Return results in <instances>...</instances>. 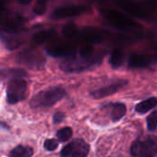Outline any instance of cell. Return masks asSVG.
I'll list each match as a JSON object with an SVG mask.
<instances>
[{"label": "cell", "mask_w": 157, "mask_h": 157, "mask_svg": "<svg viewBox=\"0 0 157 157\" xmlns=\"http://www.w3.org/2000/svg\"><path fill=\"white\" fill-rule=\"evenodd\" d=\"M114 2L130 15L141 20H148L154 14V7L143 0H114Z\"/></svg>", "instance_id": "1"}, {"label": "cell", "mask_w": 157, "mask_h": 157, "mask_svg": "<svg viewBox=\"0 0 157 157\" xmlns=\"http://www.w3.org/2000/svg\"><path fill=\"white\" fill-rule=\"evenodd\" d=\"M66 91L61 87H51L35 94L30 101L32 108L52 106L66 96Z\"/></svg>", "instance_id": "2"}, {"label": "cell", "mask_w": 157, "mask_h": 157, "mask_svg": "<svg viewBox=\"0 0 157 157\" xmlns=\"http://www.w3.org/2000/svg\"><path fill=\"white\" fill-rule=\"evenodd\" d=\"M132 157H153L157 153V136L148 135L137 139L130 147Z\"/></svg>", "instance_id": "3"}, {"label": "cell", "mask_w": 157, "mask_h": 157, "mask_svg": "<svg viewBox=\"0 0 157 157\" xmlns=\"http://www.w3.org/2000/svg\"><path fill=\"white\" fill-rule=\"evenodd\" d=\"M104 18L115 28L119 29L121 31H135L140 28V26L133 21L131 18L124 15L123 13L116 10H104L102 11Z\"/></svg>", "instance_id": "4"}, {"label": "cell", "mask_w": 157, "mask_h": 157, "mask_svg": "<svg viewBox=\"0 0 157 157\" xmlns=\"http://www.w3.org/2000/svg\"><path fill=\"white\" fill-rule=\"evenodd\" d=\"M76 44L67 40H61L56 38H52L48 41V44L45 47V51L48 55L52 56H62L67 57L75 56L76 54Z\"/></svg>", "instance_id": "5"}, {"label": "cell", "mask_w": 157, "mask_h": 157, "mask_svg": "<svg viewBox=\"0 0 157 157\" xmlns=\"http://www.w3.org/2000/svg\"><path fill=\"white\" fill-rule=\"evenodd\" d=\"M102 58L92 57L90 59L77 58L75 56H67L59 63V67L65 72H81L100 63Z\"/></svg>", "instance_id": "6"}, {"label": "cell", "mask_w": 157, "mask_h": 157, "mask_svg": "<svg viewBox=\"0 0 157 157\" xmlns=\"http://www.w3.org/2000/svg\"><path fill=\"white\" fill-rule=\"evenodd\" d=\"M27 94V82L21 78L11 80L7 86V101L10 105L17 104L25 99Z\"/></svg>", "instance_id": "7"}, {"label": "cell", "mask_w": 157, "mask_h": 157, "mask_svg": "<svg viewBox=\"0 0 157 157\" xmlns=\"http://www.w3.org/2000/svg\"><path fill=\"white\" fill-rule=\"evenodd\" d=\"M18 62L33 69H42L45 65V57L42 52L28 49L18 56Z\"/></svg>", "instance_id": "8"}, {"label": "cell", "mask_w": 157, "mask_h": 157, "mask_svg": "<svg viewBox=\"0 0 157 157\" xmlns=\"http://www.w3.org/2000/svg\"><path fill=\"white\" fill-rule=\"evenodd\" d=\"M89 144L82 139H77L65 146L61 151L62 157H86L89 153Z\"/></svg>", "instance_id": "9"}, {"label": "cell", "mask_w": 157, "mask_h": 157, "mask_svg": "<svg viewBox=\"0 0 157 157\" xmlns=\"http://www.w3.org/2000/svg\"><path fill=\"white\" fill-rule=\"evenodd\" d=\"M89 8L83 5H67L57 8L51 14L53 20H63L70 17H75L85 13Z\"/></svg>", "instance_id": "10"}, {"label": "cell", "mask_w": 157, "mask_h": 157, "mask_svg": "<svg viewBox=\"0 0 157 157\" xmlns=\"http://www.w3.org/2000/svg\"><path fill=\"white\" fill-rule=\"evenodd\" d=\"M157 63V55L135 54L129 56L128 66L129 68H144Z\"/></svg>", "instance_id": "11"}, {"label": "cell", "mask_w": 157, "mask_h": 157, "mask_svg": "<svg viewBox=\"0 0 157 157\" xmlns=\"http://www.w3.org/2000/svg\"><path fill=\"white\" fill-rule=\"evenodd\" d=\"M127 85H128V81L120 78V80H117L108 85H105L104 87H101V88L92 92L91 95L95 99L105 98V97H107L109 95H112V94L119 92Z\"/></svg>", "instance_id": "12"}, {"label": "cell", "mask_w": 157, "mask_h": 157, "mask_svg": "<svg viewBox=\"0 0 157 157\" xmlns=\"http://www.w3.org/2000/svg\"><path fill=\"white\" fill-rule=\"evenodd\" d=\"M77 37L80 38L82 42H87L91 44H99L104 41L105 33L99 29L87 27L78 31Z\"/></svg>", "instance_id": "13"}, {"label": "cell", "mask_w": 157, "mask_h": 157, "mask_svg": "<svg viewBox=\"0 0 157 157\" xmlns=\"http://www.w3.org/2000/svg\"><path fill=\"white\" fill-rule=\"evenodd\" d=\"M56 35V31L55 29H48V30H44L41 32L36 33L33 37H32V42L33 44L39 45L42 44L45 42H48L54 36Z\"/></svg>", "instance_id": "14"}, {"label": "cell", "mask_w": 157, "mask_h": 157, "mask_svg": "<svg viewBox=\"0 0 157 157\" xmlns=\"http://www.w3.org/2000/svg\"><path fill=\"white\" fill-rule=\"evenodd\" d=\"M156 105H157V99L155 97H151V98H148V99L139 103L136 105L135 110L137 113L145 114L146 112L150 111L151 109H152Z\"/></svg>", "instance_id": "15"}, {"label": "cell", "mask_w": 157, "mask_h": 157, "mask_svg": "<svg viewBox=\"0 0 157 157\" xmlns=\"http://www.w3.org/2000/svg\"><path fill=\"white\" fill-rule=\"evenodd\" d=\"M125 60V55L120 49H116L111 53L109 57V64L113 68H118L121 67Z\"/></svg>", "instance_id": "16"}, {"label": "cell", "mask_w": 157, "mask_h": 157, "mask_svg": "<svg viewBox=\"0 0 157 157\" xmlns=\"http://www.w3.org/2000/svg\"><path fill=\"white\" fill-rule=\"evenodd\" d=\"M126 105L122 103H116L112 105L111 110V119L114 122H117L120 120L125 115H126Z\"/></svg>", "instance_id": "17"}, {"label": "cell", "mask_w": 157, "mask_h": 157, "mask_svg": "<svg viewBox=\"0 0 157 157\" xmlns=\"http://www.w3.org/2000/svg\"><path fill=\"white\" fill-rule=\"evenodd\" d=\"M33 154V150L29 146L19 145L15 147L10 153V157H31Z\"/></svg>", "instance_id": "18"}, {"label": "cell", "mask_w": 157, "mask_h": 157, "mask_svg": "<svg viewBox=\"0 0 157 157\" xmlns=\"http://www.w3.org/2000/svg\"><path fill=\"white\" fill-rule=\"evenodd\" d=\"M94 47L91 43L83 42V44L78 47V55H80V57L82 58H85V59L92 58L94 56Z\"/></svg>", "instance_id": "19"}, {"label": "cell", "mask_w": 157, "mask_h": 157, "mask_svg": "<svg viewBox=\"0 0 157 157\" xmlns=\"http://www.w3.org/2000/svg\"><path fill=\"white\" fill-rule=\"evenodd\" d=\"M78 29L74 23H67L62 29V33L64 37L67 40L76 38L78 35Z\"/></svg>", "instance_id": "20"}, {"label": "cell", "mask_w": 157, "mask_h": 157, "mask_svg": "<svg viewBox=\"0 0 157 157\" xmlns=\"http://www.w3.org/2000/svg\"><path fill=\"white\" fill-rule=\"evenodd\" d=\"M71 136H72V129L70 128H68V127L60 128L56 133V137H57L58 140L61 141V142L67 141V140L70 139Z\"/></svg>", "instance_id": "21"}, {"label": "cell", "mask_w": 157, "mask_h": 157, "mask_svg": "<svg viewBox=\"0 0 157 157\" xmlns=\"http://www.w3.org/2000/svg\"><path fill=\"white\" fill-rule=\"evenodd\" d=\"M46 7H47L46 0H36L35 5L33 7V12L38 16H42L45 13Z\"/></svg>", "instance_id": "22"}, {"label": "cell", "mask_w": 157, "mask_h": 157, "mask_svg": "<svg viewBox=\"0 0 157 157\" xmlns=\"http://www.w3.org/2000/svg\"><path fill=\"white\" fill-rule=\"evenodd\" d=\"M147 127L148 129L153 131L157 128V111H153L147 117Z\"/></svg>", "instance_id": "23"}, {"label": "cell", "mask_w": 157, "mask_h": 157, "mask_svg": "<svg viewBox=\"0 0 157 157\" xmlns=\"http://www.w3.org/2000/svg\"><path fill=\"white\" fill-rule=\"evenodd\" d=\"M44 148L47 150V151H54L57 148L58 146V142L54 140V139H48L44 141Z\"/></svg>", "instance_id": "24"}, {"label": "cell", "mask_w": 157, "mask_h": 157, "mask_svg": "<svg viewBox=\"0 0 157 157\" xmlns=\"http://www.w3.org/2000/svg\"><path fill=\"white\" fill-rule=\"evenodd\" d=\"M64 118H65L64 113H62V112H56L54 115V117H53V121H54L55 124H58V123L62 122L64 120Z\"/></svg>", "instance_id": "25"}, {"label": "cell", "mask_w": 157, "mask_h": 157, "mask_svg": "<svg viewBox=\"0 0 157 157\" xmlns=\"http://www.w3.org/2000/svg\"><path fill=\"white\" fill-rule=\"evenodd\" d=\"M7 13H8V11H6L5 8L3 7V1L0 0V21L7 15Z\"/></svg>", "instance_id": "26"}, {"label": "cell", "mask_w": 157, "mask_h": 157, "mask_svg": "<svg viewBox=\"0 0 157 157\" xmlns=\"http://www.w3.org/2000/svg\"><path fill=\"white\" fill-rule=\"evenodd\" d=\"M18 2L21 5H28L32 2V0H18Z\"/></svg>", "instance_id": "27"}]
</instances>
